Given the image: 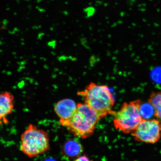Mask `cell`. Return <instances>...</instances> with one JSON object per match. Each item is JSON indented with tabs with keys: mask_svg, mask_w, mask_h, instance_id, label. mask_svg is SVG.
<instances>
[{
	"mask_svg": "<svg viewBox=\"0 0 161 161\" xmlns=\"http://www.w3.org/2000/svg\"><path fill=\"white\" fill-rule=\"evenodd\" d=\"M142 102L140 99L122 104L118 111H113L114 123L117 130L124 134L132 132L144 119L141 115L140 108Z\"/></svg>",
	"mask_w": 161,
	"mask_h": 161,
	"instance_id": "obj_4",
	"label": "cell"
},
{
	"mask_svg": "<svg viewBox=\"0 0 161 161\" xmlns=\"http://www.w3.org/2000/svg\"><path fill=\"white\" fill-rule=\"evenodd\" d=\"M84 103L93 109L100 119L111 114L114 104L113 95L107 86L91 82L84 90L78 92Z\"/></svg>",
	"mask_w": 161,
	"mask_h": 161,
	"instance_id": "obj_1",
	"label": "cell"
},
{
	"mask_svg": "<svg viewBox=\"0 0 161 161\" xmlns=\"http://www.w3.org/2000/svg\"><path fill=\"white\" fill-rule=\"evenodd\" d=\"M140 111L141 116L143 119H150L153 116H154L155 110L152 104L149 103L143 104L140 106Z\"/></svg>",
	"mask_w": 161,
	"mask_h": 161,
	"instance_id": "obj_10",
	"label": "cell"
},
{
	"mask_svg": "<svg viewBox=\"0 0 161 161\" xmlns=\"http://www.w3.org/2000/svg\"><path fill=\"white\" fill-rule=\"evenodd\" d=\"M74 161H91L89 158L86 155L78 157Z\"/></svg>",
	"mask_w": 161,
	"mask_h": 161,
	"instance_id": "obj_11",
	"label": "cell"
},
{
	"mask_svg": "<svg viewBox=\"0 0 161 161\" xmlns=\"http://www.w3.org/2000/svg\"><path fill=\"white\" fill-rule=\"evenodd\" d=\"M147 102L153 107L154 116L161 122V91L152 92Z\"/></svg>",
	"mask_w": 161,
	"mask_h": 161,
	"instance_id": "obj_9",
	"label": "cell"
},
{
	"mask_svg": "<svg viewBox=\"0 0 161 161\" xmlns=\"http://www.w3.org/2000/svg\"><path fill=\"white\" fill-rule=\"evenodd\" d=\"M100 117L93 109L85 103H78L75 114L63 126L74 136L86 138L92 136Z\"/></svg>",
	"mask_w": 161,
	"mask_h": 161,
	"instance_id": "obj_2",
	"label": "cell"
},
{
	"mask_svg": "<svg viewBox=\"0 0 161 161\" xmlns=\"http://www.w3.org/2000/svg\"><path fill=\"white\" fill-rule=\"evenodd\" d=\"M0 120L1 124L8 123L7 117L13 112L14 107V97L7 92H2L0 96Z\"/></svg>",
	"mask_w": 161,
	"mask_h": 161,
	"instance_id": "obj_7",
	"label": "cell"
},
{
	"mask_svg": "<svg viewBox=\"0 0 161 161\" xmlns=\"http://www.w3.org/2000/svg\"><path fill=\"white\" fill-rule=\"evenodd\" d=\"M83 152L81 144L75 140H69L65 142L63 147L64 155L69 158H74L80 155Z\"/></svg>",
	"mask_w": 161,
	"mask_h": 161,
	"instance_id": "obj_8",
	"label": "cell"
},
{
	"mask_svg": "<svg viewBox=\"0 0 161 161\" xmlns=\"http://www.w3.org/2000/svg\"><path fill=\"white\" fill-rule=\"evenodd\" d=\"M21 139L20 149L29 158H34L50 149L49 134L33 124L28 126Z\"/></svg>",
	"mask_w": 161,
	"mask_h": 161,
	"instance_id": "obj_3",
	"label": "cell"
},
{
	"mask_svg": "<svg viewBox=\"0 0 161 161\" xmlns=\"http://www.w3.org/2000/svg\"><path fill=\"white\" fill-rule=\"evenodd\" d=\"M77 104L74 101L70 98L62 99L56 104L54 110L62 125L73 116L77 108Z\"/></svg>",
	"mask_w": 161,
	"mask_h": 161,
	"instance_id": "obj_6",
	"label": "cell"
},
{
	"mask_svg": "<svg viewBox=\"0 0 161 161\" xmlns=\"http://www.w3.org/2000/svg\"><path fill=\"white\" fill-rule=\"evenodd\" d=\"M131 135L137 142L156 143L161 137V122L158 119H143Z\"/></svg>",
	"mask_w": 161,
	"mask_h": 161,
	"instance_id": "obj_5",
	"label": "cell"
}]
</instances>
